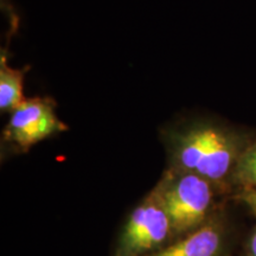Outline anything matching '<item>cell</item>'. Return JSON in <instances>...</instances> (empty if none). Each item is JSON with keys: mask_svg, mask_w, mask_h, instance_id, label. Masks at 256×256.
<instances>
[{"mask_svg": "<svg viewBox=\"0 0 256 256\" xmlns=\"http://www.w3.org/2000/svg\"><path fill=\"white\" fill-rule=\"evenodd\" d=\"M252 142L246 134L212 122L194 124L171 136L176 162L208 180H220L232 174Z\"/></svg>", "mask_w": 256, "mask_h": 256, "instance_id": "cell-1", "label": "cell"}, {"mask_svg": "<svg viewBox=\"0 0 256 256\" xmlns=\"http://www.w3.org/2000/svg\"><path fill=\"white\" fill-rule=\"evenodd\" d=\"M158 200L168 214L171 229L182 232L203 222L210 210L212 192L208 179L186 172L168 183Z\"/></svg>", "mask_w": 256, "mask_h": 256, "instance_id": "cell-2", "label": "cell"}, {"mask_svg": "<svg viewBox=\"0 0 256 256\" xmlns=\"http://www.w3.org/2000/svg\"><path fill=\"white\" fill-rule=\"evenodd\" d=\"M66 130V124L56 116L52 100L28 98L12 112L4 130V140L22 151H28L34 144Z\"/></svg>", "mask_w": 256, "mask_h": 256, "instance_id": "cell-3", "label": "cell"}, {"mask_svg": "<svg viewBox=\"0 0 256 256\" xmlns=\"http://www.w3.org/2000/svg\"><path fill=\"white\" fill-rule=\"evenodd\" d=\"M171 223L158 197L148 200L134 211L126 226L122 250L132 256L158 246L168 238Z\"/></svg>", "mask_w": 256, "mask_h": 256, "instance_id": "cell-4", "label": "cell"}, {"mask_svg": "<svg viewBox=\"0 0 256 256\" xmlns=\"http://www.w3.org/2000/svg\"><path fill=\"white\" fill-rule=\"evenodd\" d=\"M223 246V235L215 223H208L186 238L151 256H217Z\"/></svg>", "mask_w": 256, "mask_h": 256, "instance_id": "cell-5", "label": "cell"}, {"mask_svg": "<svg viewBox=\"0 0 256 256\" xmlns=\"http://www.w3.org/2000/svg\"><path fill=\"white\" fill-rule=\"evenodd\" d=\"M30 66L23 69L11 68L8 63V46L2 50L0 57V110L14 112L24 102V78Z\"/></svg>", "mask_w": 256, "mask_h": 256, "instance_id": "cell-6", "label": "cell"}, {"mask_svg": "<svg viewBox=\"0 0 256 256\" xmlns=\"http://www.w3.org/2000/svg\"><path fill=\"white\" fill-rule=\"evenodd\" d=\"M232 176L244 190H256V140H252L243 151Z\"/></svg>", "mask_w": 256, "mask_h": 256, "instance_id": "cell-7", "label": "cell"}, {"mask_svg": "<svg viewBox=\"0 0 256 256\" xmlns=\"http://www.w3.org/2000/svg\"><path fill=\"white\" fill-rule=\"evenodd\" d=\"M241 200L256 212V190H244L241 194Z\"/></svg>", "mask_w": 256, "mask_h": 256, "instance_id": "cell-8", "label": "cell"}, {"mask_svg": "<svg viewBox=\"0 0 256 256\" xmlns=\"http://www.w3.org/2000/svg\"><path fill=\"white\" fill-rule=\"evenodd\" d=\"M248 255L249 256H256V228L254 230V232L252 234L250 238H249Z\"/></svg>", "mask_w": 256, "mask_h": 256, "instance_id": "cell-9", "label": "cell"}]
</instances>
